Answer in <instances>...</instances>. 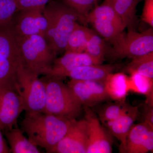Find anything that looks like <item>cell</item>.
<instances>
[{"label": "cell", "mask_w": 153, "mask_h": 153, "mask_svg": "<svg viewBox=\"0 0 153 153\" xmlns=\"http://www.w3.org/2000/svg\"><path fill=\"white\" fill-rule=\"evenodd\" d=\"M131 106L125 100L106 103L97 111L99 119L103 125L105 124L117 119L127 111Z\"/></svg>", "instance_id": "cell-23"}, {"label": "cell", "mask_w": 153, "mask_h": 153, "mask_svg": "<svg viewBox=\"0 0 153 153\" xmlns=\"http://www.w3.org/2000/svg\"><path fill=\"white\" fill-rule=\"evenodd\" d=\"M153 151V129L148 132L142 143L137 151V153H146Z\"/></svg>", "instance_id": "cell-31"}, {"label": "cell", "mask_w": 153, "mask_h": 153, "mask_svg": "<svg viewBox=\"0 0 153 153\" xmlns=\"http://www.w3.org/2000/svg\"><path fill=\"white\" fill-rule=\"evenodd\" d=\"M151 129L153 128L144 122L134 124L127 137L126 153H137L146 135Z\"/></svg>", "instance_id": "cell-25"}, {"label": "cell", "mask_w": 153, "mask_h": 153, "mask_svg": "<svg viewBox=\"0 0 153 153\" xmlns=\"http://www.w3.org/2000/svg\"><path fill=\"white\" fill-rule=\"evenodd\" d=\"M129 77V90L146 96V104L153 105V79L136 73Z\"/></svg>", "instance_id": "cell-22"}, {"label": "cell", "mask_w": 153, "mask_h": 153, "mask_svg": "<svg viewBox=\"0 0 153 153\" xmlns=\"http://www.w3.org/2000/svg\"><path fill=\"white\" fill-rule=\"evenodd\" d=\"M16 37L25 65L38 76L48 75L57 55L49 47L44 36Z\"/></svg>", "instance_id": "cell-4"}, {"label": "cell", "mask_w": 153, "mask_h": 153, "mask_svg": "<svg viewBox=\"0 0 153 153\" xmlns=\"http://www.w3.org/2000/svg\"><path fill=\"white\" fill-rule=\"evenodd\" d=\"M142 20L153 27V0H145Z\"/></svg>", "instance_id": "cell-30"}, {"label": "cell", "mask_w": 153, "mask_h": 153, "mask_svg": "<svg viewBox=\"0 0 153 153\" xmlns=\"http://www.w3.org/2000/svg\"><path fill=\"white\" fill-rule=\"evenodd\" d=\"M113 44L116 56L119 58H133L153 52V28L140 33L128 30Z\"/></svg>", "instance_id": "cell-6"}, {"label": "cell", "mask_w": 153, "mask_h": 153, "mask_svg": "<svg viewBox=\"0 0 153 153\" xmlns=\"http://www.w3.org/2000/svg\"><path fill=\"white\" fill-rule=\"evenodd\" d=\"M0 57L24 61L11 20L0 25Z\"/></svg>", "instance_id": "cell-16"}, {"label": "cell", "mask_w": 153, "mask_h": 153, "mask_svg": "<svg viewBox=\"0 0 153 153\" xmlns=\"http://www.w3.org/2000/svg\"><path fill=\"white\" fill-rule=\"evenodd\" d=\"M120 17L126 28L134 30L136 8L140 0H108Z\"/></svg>", "instance_id": "cell-19"}, {"label": "cell", "mask_w": 153, "mask_h": 153, "mask_svg": "<svg viewBox=\"0 0 153 153\" xmlns=\"http://www.w3.org/2000/svg\"><path fill=\"white\" fill-rule=\"evenodd\" d=\"M91 64H99L85 52H65L63 56L56 58L47 76L62 79L74 68Z\"/></svg>", "instance_id": "cell-13"}, {"label": "cell", "mask_w": 153, "mask_h": 153, "mask_svg": "<svg viewBox=\"0 0 153 153\" xmlns=\"http://www.w3.org/2000/svg\"><path fill=\"white\" fill-rule=\"evenodd\" d=\"M41 79L46 87L44 113L69 120L76 119L82 107L67 84L63 83L62 79L47 75Z\"/></svg>", "instance_id": "cell-3"}, {"label": "cell", "mask_w": 153, "mask_h": 153, "mask_svg": "<svg viewBox=\"0 0 153 153\" xmlns=\"http://www.w3.org/2000/svg\"><path fill=\"white\" fill-rule=\"evenodd\" d=\"M43 10L34 8L17 11L11 20L16 36L22 37L41 35L44 37L48 23Z\"/></svg>", "instance_id": "cell-7"}, {"label": "cell", "mask_w": 153, "mask_h": 153, "mask_svg": "<svg viewBox=\"0 0 153 153\" xmlns=\"http://www.w3.org/2000/svg\"><path fill=\"white\" fill-rule=\"evenodd\" d=\"M22 62L0 57V90L16 91L17 67Z\"/></svg>", "instance_id": "cell-20"}, {"label": "cell", "mask_w": 153, "mask_h": 153, "mask_svg": "<svg viewBox=\"0 0 153 153\" xmlns=\"http://www.w3.org/2000/svg\"><path fill=\"white\" fill-rule=\"evenodd\" d=\"M91 31L77 23L68 38L65 52H85L88 39Z\"/></svg>", "instance_id": "cell-21"}, {"label": "cell", "mask_w": 153, "mask_h": 153, "mask_svg": "<svg viewBox=\"0 0 153 153\" xmlns=\"http://www.w3.org/2000/svg\"><path fill=\"white\" fill-rule=\"evenodd\" d=\"M139 114V106H131L117 119L104 125L111 135L115 137L120 142V153H126L127 137Z\"/></svg>", "instance_id": "cell-14"}, {"label": "cell", "mask_w": 153, "mask_h": 153, "mask_svg": "<svg viewBox=\"0 0 153 153\" xmlns=\"http://www.w3.org/2000/svg\"><path fill=\"white\" fill-rule=\"evenodd\" d=\"M52 0H15L18 10L25 9H44Z\"/></svg>", "instance_id": "cell-29"}, {"label": "cell", "mask_w": 153, "mask_h": 153, "mask_svg": "<svg viewBox=\"0 0 153 153\" xmlns=\"http://www.w3.org/2000/svg\"><path fill=\"white\" fill-rule=\"evenodd\" d=\"M2 130L0 128V153H11L10 147L7 145L3 137Z\"/></svg>", "instance_id": "cell-33"}, {"label": "cell", "mask_w": 153, "mask_h": 153, "mask_svg": "<svg viewBox=\"0 0 153 153\" xmlns=\"http://www.w3.org/2000/svg\"><path fill=\"white\" fill-rule=\"evenodd\" d=\"M89 22L100 35L108 36L123 31L125 26L118 14L108 0L97 6L88 15L86 21Z\"/></svg>", "instance_id": "cell-8"}, {"label": "cell", "mask_w": 153, "mask_h": 153, "mask_svg": "<svg viewBox=\"0 0 153 153\" xmlns=\"http://www.w3.org/2000/svg\"><path fill=\"white\" fill-rule=\"evenodd\" d=\"M97 0H63V3L75 12L80 21L86 22L89 11Z\"/></svg>", "instance_id": "cell-27"}, {"label": "cell", "mask_w": 153, "mask_h": 153, "mask_svg": "<svg viewBox=\"0 0 153 153\" xmlns=\"http://www.w3.org/2000/svg\"><path fill=\"white\" fill-rule=\"evenodd\" d=\"M4 132L8 142L11 153H40L38 146L27 138L18 126Z\"/></svg>", "instance_id": "cell-18"}, {"label": "cell", "mask_w": 153, "mask_h": 153, "mask_svg": "<svg viewBox=\"0 0 153 153\" xmlns=\"http://www.w3.org/2000/svg\"><path fill=\"white\" fill-rule=\"evenodd\" d=\"M104 85L110 98L115 101L124 100L130 91L129 77L123 73L109 74Z\"/></svg>", "instance_id": "cell-17"}, {"label": "cell", "mask_w": 153, "mask_h": 153, "mask_svg": "<svg viewBox=\"0 0 153 153\" xmlns=\"http://www.w3.org/2000/svg\"><path fill=\"white\" fill-rule=\"evenodd\" d=\"M116 66L111 64H91L74 68L66 75L71 79L91 81L103 84L109 74L115 70Z\"/></svg>", "instance_id": "cell-15"}, {"label": "cell", "mask_w": 153, "mask_h": 153, "mask_svg": "<svg viewBox=\"0 0 153 153\" xmlns=\"http://www.w3.org/2000/svg\"><path fill=\"white\" fill-rule=\"evenodd\" d=\"M67 85L83 107L94 106L110 98L99 82L71 79Z\"/></svg>", "instance_id": "cell-12"}, {"label": "cell", "mask_w": 153, "mask_h": 153, "mask_svg": "<svg viewBox=\"0 0 153 153\" xmlns=\"http://www.w3.org/2000/svg\"><path fill=\"white\" fill-rule=\"evenodd\" d=\"M26 107L22 97L15 90H0V128L4 132L17 126L18 118Z\"/></svg>", "instance_id": "cell-10"}, {"label": "cell", "mask_w": 153, "mask_h": 153, "mask_svg": "<svg viewBox=\"0 0 153 153\" xmlns=\"http://www.w3.org/2000/svg\"><path fill=\"white\" fill-rule=\"evenodd\" d=\"M126 70L130 74L136 73L153 79V52L132 58Z\"/></svg>", "instance_id": "cell-24"}, {"label": "cell", "mask_w": 153, "mask_h": 153, "mask_svg": "<svg viewBox=\"0 0 153 153\" xmlns=\"http://www.w3.org/2000/svg\"><path fill=\"white\" fill-rule=\"evenodd\" d=\"M17 11L15 0H0V25L10 21Z\"/></svg>", "instance_id": "cell-28"}, {"label": "cell", "mask_w": 153, "mask_h": 153, "mask_svg": "<svg viewBox=\"0 0 153 153\" xmlns=\"http://www.w3.org/2000/svg\"><path fill=\"white\" fill-rule=\"evenodd\" d=\"M85 52L99 64L103 62L105 53L104 41L92 30L88 39Z\"/></svg>", "instance_id": "cell-26"}, {"label": "cell", "mask_w": 153, "mask_h": 153, "mask_svg": "<svg viewBox=\"0 0 153 153\" xmlns=\"http://www.w3.org/2000/svg\"><path fill=\"white\" fill-rule=\"evenodd\" d=\"M16 91L25 102V111L44 113L46 97L45 85L24 62L17 67Z\"/></svg>", "instance_id": "cell-5"}, {"label": "cell", "mask_w": 153, "mask_h": 153, "mask_svg": "<svg viewBox=\"0 0 153 153\" xmlns=\"http://www.w3.org/2000/svg\"><path fill=\"white\" fill-rule=\"evenodd\" d=\"M144 122L153 128V105L146 104L143 112Z\"/></svg>", "instance_id": "cell-32"}, {"label": "cell", "mask_w": 153, "mask_h": 153, "mask_svg": "<svg viewBox=\"0 0 153 153\" xmlns=\"http://www.w3.org/2000/svg\"><path fill=\"white\" fill-rule=\"evenodd\" d=\"M43 13L48 23L44 38L57 55L65 51L68 38L80 20L79 17L64 3L55 0L45 6Z\"/></svg>", "instance_id": "cell-2"}, {"label": "cell", "mask_w": 153, "mask_h": 153, "mask_svg": "<svg viewBox=\"0 0 153 153\" xmlns=\"http://www.w3.org/2000/svg\"><path fill=\"white\" fill-rule=\"evenodd\" d=\"M71 120L45 113L26 111L21 130L36 146L44 149L47 153H55Z\"/></svg>", "instance_id": "cell-1"}, {"label": "cell", "mask_w": 153, "mask_h": 153, "mask_svg": "<svg viewBox=\"0 0 153 153\" xmlns=\"http://www.w3.org/2000/svg\"><path fill=\"white\" fill-rule=\"evenodd\" d=\"M83 108L89 131L86 153L112 152L113 141L111 134L101 125L99 119L89 107H83Z\"/></svg>", "instance_id": "cell-11"}, {"label": "cell", "mask_w": 153, "mask_h": 153, "mask_svg": "<svg viewBox=\"0 0 153 153\" xmlns=\"http://www.w3.org/2000/svg\"><path fill=\"white\" fill-rule=\"evenodd\" d=\"M88 137L86 120H72L66 134L57 144L55 153H86Z\"/></svg>", "instance_id": "cell-9"}]
</instances>
